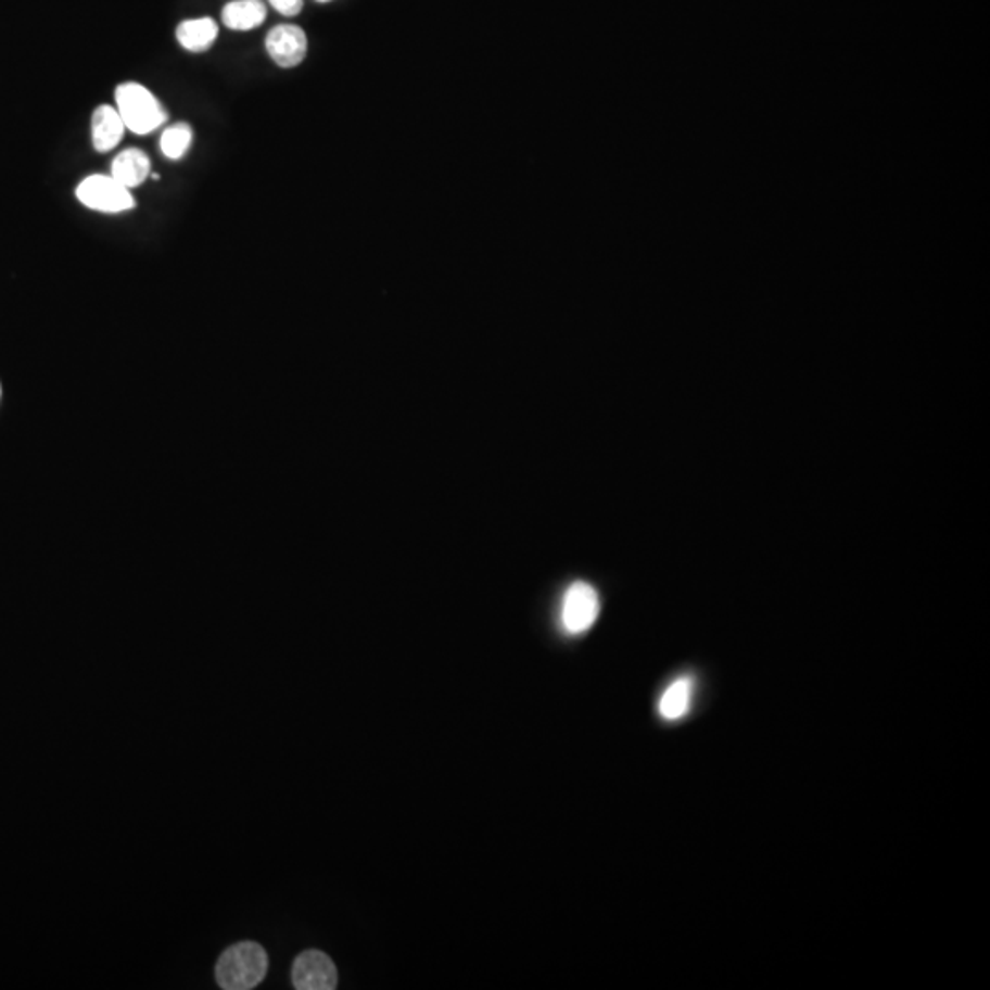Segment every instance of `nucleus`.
<instances>
[{"instance_id":"f257e3e1","label":"nucleus","mask_w":990,"mask_h":990,"mask_svg":"<svg viewBox=\"0 0 990 990\" xmlns=\"http://www.w3.org/2000/svg\"><path fill=\"white\" fill-rule=\"evenodd\" d=\"M268 973V954L255 941L231 944L220 955L215 967V978L220 989L250 990L265 979Z\"/></svg>"},{"instance_id":"f03ea898","label":"nucleus","mask_w":990,"mask_h":990,"mask_svg":"<svg viewBox=\"0 0 990 990\" xmlns=\"http://www.w3.org/2000/svg\"><path fill=\"white\" fill-rule=\"evenodd\" d=\"M116 109L125 127L135 135H151L167 119L158 98L140 82H122L116 89Z\"/></svg>"},{"instance_id":"7ed1b4c3","label":"nucleus","mask_w":990,"mask_h":990,"mask_svg":"<svg viewBox=\"0 0 990 990\" xmlns=\"http://www.w3.org/2000/svg\"><path fill=\"white\" fill-rule=\"evenodd\" d=\"M77 201L82 206L100 213H124L136 206L130 189L125 188L111 175H92L79 182Z\"/></svg>"},{"instance_id":"20e7f679","label":"nucleus","mask_w":990,"mask_h":990,"mask_svg":"<svg viewBox=\"0 0 990 990\" xmlns=\"http://www.w3.org/2000/svg\"><path fill=\"white\" fill-rule=\"evenodd\" d=\"M600 614V598L593 585L576 582L567 589L561 604V624L567 633L580 635L595 625Z\"/></svg>"},{"instance_id":"39448f33","label":"nucleus","mask_w":990,"mask_h":990,"mask_svg":"<svg viewBox=\"0 0 990 990\" xmlns=\"http://www.w3.org/2000/svg\"><path fill=\"white\" fill-rule=\"evenodd\" d=\"M292 983L297 990H334L338 987L337 965L325 952L307 950L295 957Z\"/></svg>"},{"instance_id":"423d86ee","label":"nucleus","mask_w":990,"mask_h":990,"mask_svg":"<svg viewBox=\"0 0 990 990\" xmlns=\"http://www.w3.org/2000/svg\"><path fill=\"white\" fill-rule=\"evenodd\" d=\"M307 34L295 24H279L266 36V52L281 68H294L307 58Z\"/></svg>"},{"instance_id":"0eeeda50","label":"nucleus","mask_w":990,"mask_h":990,"mask_svg":"<svg viewBox=\"0 0 990 990\" xmlns=\"http://www.w3.org/2000/svg\"><path fill=\"white\" fill-rule=\"evenodd\" d=\"M90 129H92V145L96 151L109 153L122 142L127 127L116 106L100 105L92 113Z\"/></svg>"},{"instance_id":"6e6552de","label":"nucleus","mask_w":990,"mask_h":990,"mask_svg":"<svg viewBox=\"0 0 990 990\" xmlns=\"http://www.w3.org/2000/svg\"><path fill=\"white\" fill-rule=\"evenodd\" d=\"M111 177L125 188H138L151 177V160L140 149H127L113 160Z\"/></svg>"},{"instance_id":"1a4fd4ad","label":"nucleus","mask_w":990,"mask_h":990,"mask_svg":"<svg viewBox=\"0 0 990 990\" xmlns=\"http://www.w3.org/2000/svg\"><path fill=\"white\" fill-rule=\"evenodd\" d=\"M218 37V26L213 18H189L178 24L177 41L188 52H206L215 45Z\"/></svg>"},{"instance_id":"9d476101","label":"nucleus","mask_w":990,"mask_h":990,"mask_svg":"<svg viewBox=\"0 0 990 990\" xmlns=\"http://www.w3.org/2000/svg\"><path fill=\"white\" fill-rule=\"evenodd\" d=\"M265 18L266 7L261 0H233L223 10V23L230 30H254L265 23Z\"/></svg>"},{"instance_id":"9b49d317","label":"nucleus","mask_w":990,"mask_h":990,"mask_svg":"<svg viewBox=\"0 0 990 990\" xmlns=\"http://www.w3.org/2000/svg\"><path fill=\"white\" fill-rule=\"evenodd\" d=\"M694 696V681L690 677H681L673 681L662 694L659 701V713L667 721H677L684 718L691 707Z\"/></svg>"},{"instance_id":"f8f14e48","label":"nucleus","mask_w":990,"mask_h":990,"mask_svg":"<svg viewBox=\"0 0 990 990\" xmlns=\"http://www.w3.org/2000/svg\"><path fill=\"white\" fill-rule=\"evenodd\" d=\"M193 142V130L188 124H175L164 130L160 138V149L165 158L180 160L186 156Z\"/></svg>"},{"instance_id":"ddd939ff","label":"nucleus","mask_w":990,"mask_h":990,"mask_svg":"<svg viewBox=\"0 0 990 990\" xmlns=\"http://www.w3.org/2000/svg\"><path fill=\"white\" fill-rule=\"evenodd\" d=\"M276 12L281 13L284 17H295L303 10V0H268Z\"/></svg>"},{"instance_id":"4468645a","label":"nucleus","mask_w":990,"mask_h":990,"mask_svg":"<svg viewBox=\"0 0 990 990\" xmlns=\"http://www.w3.org/2000/svg\"><path fill=\"white\" fill-rule=\"evenodd\" d=\"M318 2H330V0H318Z\"/></svg>"}]
</instances>
